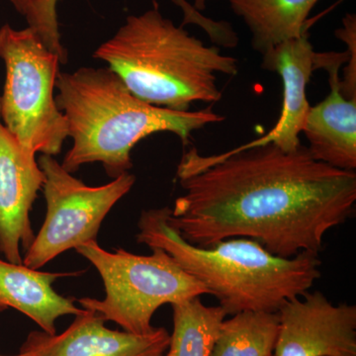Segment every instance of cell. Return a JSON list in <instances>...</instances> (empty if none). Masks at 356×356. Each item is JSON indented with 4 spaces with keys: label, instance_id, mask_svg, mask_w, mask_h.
I'll list each match as a JSON object with an SVG mask.
<instances>
[{
    "label": "cell",
    "instance_id": "cell-9",
    "mask_svg": "<svg viewBox=\"0 0 356 356\" xmlns=\"http://www.w3.org/2000/svg\"><path fill=\"white\" fill-rule=\"evenodd\" d=\"M44 179L36 154L0 122V252L7 261L23 264L21 248L34 241L30 212Z\"/></svg>",
    "mask_w": 356,
    "mask_h": 356
},
{
    "label": "cell",
    "instance_id": "cell-3",
    "mask_svg": "<svg viewBox=\"0 0 356 356\" xmlns=\"http://www.w3.org/2000/svg\"><path fill=\"white\" fill-rule=\"evenodd\" d=\"M170 208L140 215L138 243L159 248L216 297L227 315L245 311L277 313L287 301L309 291L321 277L322 261L312 252L284 259L245 238L201 248L191 245L166 222Z\"/></svg>",
    "mask_w": 356,
    "mask_h": 356
},
{
    "label": "cell",
    "instance_id": "cell-6",
    "mask_svg": "<svg viewBox=\"0 0 356 356\" xmlns=\"http://www.w3.org/2000/svg\"><path fill=\"white\" fill-rule=\"evenodd\" d=\"M0 58L6 83L0 96V122L32 153L56 156L69 138V126L56 102L60 58L28 26L0 28Z\"/></svg>",
    "mask_w": 356,
    "mask_h": 356
},
{
    "label": "cell",
    "instance_id": "cell-23",
    "mask_svg": "<svg viewBox=\"0 0 356 356\" xmlns=\"http://www.w3.org/2000/svg\"><path fill=\"white\" fill-rule=\"evenodd\" d=\"M274 356V355H273Z\"/></svg>",
    "mask_w": 356,
    "mask_h": 356
},
{
    "label": "cell",
    "instance_id": "cell-15",
    "mask_svg": "<svg viewBox=\"0 0 356 356\" xmlns=\"http://www.w3.org/2000/svg\"><path fill=\"white\" fill-rule=\"evenodd\" d=\"M224 320L210 356H273L280 315L245 311Z\"/></svg>",
    "mask_w": 356,
    "mask_h": 356
},
{
    "label": "cell",
    "instance_id": "cell-19",
    "mask_svg": "<svg viewBox=\"0 0 356 356\" xmlns=\"http://www.w3.org/2000/svg\"><path fill=\"white\" fill-rule=\"evenodd\" d=\"M17 13L27 21L28 26L35 32H38V19H37L35 0H9ZM38 34V33H37Z\"/></svg>",
    "mask_w": 356,
    "mask_h": 356
},
{
    "label": "cell",
    "instance_id": "cell-5",
    "mask_svg": "<svg viewBox=\"0 0 356 356\" xmlns=\"http://www.w3.org/2000/svg\"><path fill=\"white\" fill-rule=\"evenodd\" d=\"M152 254L139 255L118 248L113 252L97 241L76 248L102 276L105 298L77 300L81 308L95 312L105 322L116 323L123 331L146 334L154 331L152 318L165 304L209 294L200 281L185 273L165 250L152 248Z\"/></svg>",
    "mask_w": 356,
    "mask_h": 356
},
{
    "label": "cell",
    "instance_id": "cell-12",
    "mask_svg": "<svg viewBox=\"0 0 356 356\" xmlns=\"http://www.w3.org/2000/svg\"><path fill=\"white\" fill-rule=\"evenodd\" d=\"M316 51L307 30L298 38L288 40L262 54V67L280 74L283 83V105L280 119L270 132L240 149L273 144L285 152L301 146L303 130L311 105L307 86L315 69Z\"/></svg>",
    "mask_w": 356,
    "mask_h": 356
},
{
    "label": "cell",
    "instance_id": "cell-16",
    "mask_svg": "<svg viewBox=\"0 0 356 356\" xmlns=\"http://www.w3.org/2000/svg\"><path fill=\"white\" fill-rule=\"evenodd\" d=\"M172 356H210L227 314L221 306L208 307L200 297L172 304Z\"/></svg>",
    "mask_w": 356,
    "mask_h": 356
},
{
    "label": "cell",
    "instance_id": "cell-18",
    "mask_svg": "<svg viewBox=\"0 0 356 356\" xmlns=\"http://www.w3.org/2000/svg\"><path fill=\"white\" fill-rule=\"evenodd\" d=\"M336 36L348 46L350 60L344 67L343 79H341V90L348 99H356V16L346 14L343 19V27L336 31Z\"/></svg>",
    "mask_w": 356,
    "mask_h": 356
},
{
    "label": "cell",
    "instance_id": "cell-21",
    "mask_svg": "<svg viewBox=\"0 0 356 356\" xmlns=\"http://www.w3.org/2000/svg\"><path fill=\"white\" fill-rule=\"evenodd\" d=\"M142 356H172L170 355V353H166L165 355V353L163 351H154V353H147V355H144Z\"/></svg>",
    "mask_w": 356,
    "mask_h": 356
},
{
    "label": "cell",
    "instance_id": "cell-8",
    "mask_svg": "<svg viewBox=\"0 0 356 356\" xmlns=\"http://www.w3.org/2000/svg\"><path fill=\"white\" fill-rule=\"evenodd\" d=\"M274 356H356V306H334L322 292L304 293L277 312Z\"/></svg>",
    "mask_w": 356,
    "mask_h": 356
},
{
    "label": "cell",
    "instance_id": "cell-22",
    "mask_svg": "<svg viewBox=\"0 0 356 356\" xmlns=\"http://www.w3.org/2000/svg\"><path fill=\"white\" fill-rule=\"evenodd\" d=\"M0 356H31V355H30L29 353H19V355H0Z\"/></svg>",
    "mask_w": 356,
    "mask_h": 356
},
{
    "label": "cell",
    "instance_id": "cell-13",
    "mask_svg": "<svg viewBox=\"0 0 356 356\" xmlns=\"http://www.w3.org/2000/svg\"><path fill=\"white\" fill-rule=\"evenodd\" d=\"M81 273H44L21 264L0 259V311L13 309L54 334L58 318L76 316L83 311L72 299L58 294L53 284L60 277L81 275Z\"/></svg>",
    "mask_w": 356,
    "mask_h": 356
},
{
    "label": "cell",
    "instance_id": "cell-7",
    "mask_svg": "<svg viewBox=\"0 0 356 356\" xmlns=\"http://www.w3.org/2000/svg\"><path fill=\"white\" fill-rule=\"evenodd\" d=\"M46 218L27 250L23 264L40 269L67 250L96 241L103 220L135 184L125 172L102 186H88L63 168L54 156L42 154Z\"/></svg>",
    "mask_w": 356,
    "mask_h": 356
},
{
    "label": "cell",
    "instance_id": "cell-20",
    "mask_svg": "<svg viewBox=\"0 0 356 356\" xmlns=\"http://www.w3.org/2000/svg\"><path fill=\"white\" fill-rule=\"evenodd\" d=\"M193 7L198 10L199 13L202 10H205L206 6H207L208 2L211 1V0H193Z\"/></svg>",
    "mask_w": 356,
    "mask_h": 356
},
{
    "label": "cell",
    "instance_id": "cell-4",
    "mask_svg": "<svg viewBox=\"0 0 356 356\" xmlns=\"http://www.w3.org/2000/svg\"><path fill=\"white\" fill-rule=\"evenodd\" d=\"M93 57L107 63L129 90L163 108L189 111L193 102H218L217 74L236 76L238 60L206 46L153 8L126 18Z\"/></svg>",
    "mask_w": 356,
    "mask_h": 356
},
{
    "label": "cell",
    "instance_id": "cell-14",
    "mask_svg": "<svg viewBox=\"0 0 356 356\" xmlns=\"http://www.w3.org/2000/svg\"><path fill=\"white\" fill-rule=\"evenodd\" d=\"M318 0H228L252 34V48L264 54L283 42L298 38Z\"/></svg>",
    "mask_w": 356,
    "mask_h": 356
},
{
    "label": "cell",
    "instance_id": "cell-11",
    "mask_svg": "<svg viewBox=\"0 0 356 356\" xmlns=\"http://www.w3.org/2000/svg\"><path fill=\"white\" fill-rule=\"evenodd\" d=\"M350 60L346 53L316 54V70L329 74L331 91L325 100L312 107L302 133L308 151L316 161L346 172L356 168V99H348L341 90L339 70Z\"/></svg>",
    "mask_w": 356,
    "mask_h": 356
},
{
    "label": "cell",
    "instance_id": "cell-10",
    "mask_svg": "<svg viewBox=\"0 0 356 356\" xmlns=\"http://www.w3.org/2000/svg\"><path fill=\"white\" fill-rule=\"evenodd\" d=\"M74 317L62 334L30 332L20 353L31 356H142L154 351L165 353L170 346V334L165 327L135 334L108 329L104 318L93 311L83 309Z\"/></svg>",
    "mask_w": 356,
    "mask_h": 356
},
{
    "label": "cell",
    "instance_id": "cell-2",
    "mask_svg": "<svg viewBox=\"0 0 356 356\" xmlns=\"http://www.w3.org/2000/svg\"><path fill=\"white\" fill-rule=\"evenodd\" d=\"M56 89L72 139L62 163L70 173L102 163L114 179L133 168L131 152L140 140L170 132L187 144L194 131L226 119L211 108L177 111L143 102L109 67L58 72Z\"/></svg>",
    "mask_w": 356,
    "mask_h": 356
},
{
    "label": "cell",
    "instance_id": "cell-17",
    "mask_svg": "<svg viewBox=\"0 0 356 356\" xmlns=\"http://www.w3.org/2000/svg\"><path fill=\"white\" fill-rule=\"evenodd\" d=\"M60 0H35L37 19H38V35L44 44L54 53L57 54L62 64H67V53L60 42L58 29L57 7ZM181 8L184 21L193 19L198 11L186 0H173Z\"/></svg>",
    "mask_w": 356,
    "mask_h": 356
},
{
    "label": "cell",
    "instance_id": "cell-1",
    "mask_svg": "<svg viewBox=\"0 0 356 356\" xmlns=\"http://www.w3.org/2000/svg\"><path fill=\"white\" fill-rule=\"evenodd\" d=\"M184 188L166 222L191 245L229 238L261 243L276 257L318 254L325 235L355 212L356 173L316 161L301 145L273 144L201 156L192 149L177 168Z\"/></svg>",
    "mask_w": 356,
    "mask_h": 356
}]
</instances>
